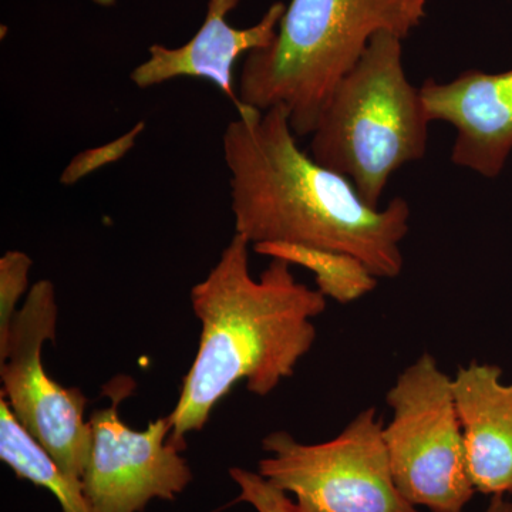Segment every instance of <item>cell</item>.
Segmentation results:
<instances>
[{"mask_svg":"<svg viewBox=\"0 0 512 512\" xmlns=\"http://www.w3.org/2000/svg\"><path fill=\"white\" fill-rule=\"evenodd\" d=\"M222 136L235 234L249 244L284 242L355 256L377 278L402 274L410 205L373 208L355 185L298 146L284 106L241 104Z\"/></svg>","mask_w":512,"mask_h":512,"instance_id":"6da1fadb","label":"cell"},{"mask_svg":"<svg viewBox=\"0 0 512 512\" xmlns=\"http://www.w3.org/2000/svg\"><path fill=\"white\" fill-rule=\"evenodd\" d=\"M249 241L234 234L210 274L191 289L201 322L200 346L184 377L171 421L170 440L185 448V436L201 431L212 410L241 380L265 397L315 345L312 319L328 301L318 289L296 281L291 264L272 258L259 279L249 271Z\"/></svg>","mask_w":512,"mask_h":512,"instance_id":"7a4b0ae2","label":"cell"},{"mask_svg":"<svg viewBox=\"0 0 512 512\" xmlns=\"http://www.w3.org/2000/svg\"><path fill=\"white\" fill-rule=\"evenodd\" d=\"M427 0H291L274 42L248 53L239 103L284 106L296 137L311 136L340 80L373 36L407 39L426 18Z\"/></svg>","mask_w":512,"mask_h":512,"instance_id":"3957f363","label":"cell"},{"mask_svg":"<svg viewBox=\"0 0 512 512\" xmlns=\"http://www.w3.org/2000/svg\"><path fill=\"white\" fill-rule=\"evenodd\" d=\"M430 123L420 87L404 72L403 40L380 32L330 94L311 134V156L380 208L390 177L426 156Z\"/></svg>","mask_w":512,"mask_h":512,"instance_id":"277c9868","label":"cell"},{"mask_svg":"<svg viewBox=\"0 0 512 512\" xmlns=\"http://www.w3.org/2000/svg\"><path fill=\"white\" fill-rule=\"evenodd\" d=\"M392 419L383 440L394 483L409 503L461 512L477 493L468 473L453 377L423 353L386 394Z\"/></svg>","mask_w":512,"mask_h":512,"instance_id":"5b68a950","label":"cell"},{"mask_svg":"<svg viewBox=\"0 0 512 512\" xmlns=\"http://www.w3.org/2000/svg\"><path fill=\"white\" fill-rule=\"evenodd\" d=\"M259 474L295 495L296 512H420L400 493L390 468L383 423L363 410L335 439L303 444L286 431L262 441Z\"/></svg>","mask_w":512,"mask_h":512,"instance_id":"8992f818","label":"cell"},{"mask_svg":"<svg viewBox=\"0 0 512 512\" xmlns=\"http://www.w3.org/2000/svg\"><path fill=\"white\" fill-rule=\"evenodd\" d=\"M56 325L55 285L43 279L30 286L0 353L2 397L64 473L82 480L92 441L89 420H84L87 399L77 387L55 382L42 362L43 346L56 339Z\"/></svg>","mask_w":512,"mask_h":512,"instance_id":"52a82bcc","label":"cell"},{"mask_svg":"<svg viewBox=\"0 0 512 512\" xmlns=\"http://www.w3.org/2000/svg\"><path fill=\"white\" fill-rule=\"evenodd\" d=\"M133 389V379L116 377L104 387L110 406L89 419L92 441L82 484L93 512H143L153 500L173 501L192 481L183 448L170 440L168 416L141 431L121 420L120 403Z\"/></svg>","mask_w":512,"mask_h":512,"instance_id":"ba28073f","label":"cell"},{"mask_svg":"<svg viewBox=\"0 0 512 512\" xmlns=\"http://www.w3.org/2000/svg\"><path fill=\"white\" fill-rule=\"evenodd\" d=\"M420 93L431 123L456 128L451 163L485 178L503 173L512 153V69H470L448 83L430 77Z\"/></svg>","mask_w":512,"mask_h":512,"instance_id":"9c48e42d","label":"cell"},{"mask_svg":"<svg viewBox=\"0 0 512 512\" xmlns=\"http://www.w3.org/2000/svg\"><path fill=\"white\" fill-rule=\"evenodd\" d=\"M238 5L239 0H208L207 15L195 36L174 49L148 47V59L131 72V82L146 90L181 77L207 80L235 104V109L241 107L234 87L235 63L239 57L274 42L286 6L276 2L256 25L237 29L229 25L227 16Z\"/></svg>","mask_w":512,"mask_h":512,"instance_id":"30bf717a","label":"cell"},{"mask_svg":"<svg viewBox=\"0 0 512 512\" xmlns=\"http://www.w3.org/2000/svg\"><path fill=\"white\" fill-rule=\"evenodd\" d=\"M457 413L463 430L468 473L477 493L512 494V382L503 369L477 360L453 377Z\"/></svg>","mask_w":512,"mask_h":512,"instance_id":"8fae6325","label":"cell"},{"mask_svg":"<svg viewBox=\"0 0 512 512\" xmlns=\"http://www.w3.org/2000/svg\"><path fill=\"white\" fill-rule=\"evenodd\" d=\"M0 460L16 477L49 490L63 512H93L82 480H74L64 473L55 458L23 429L3 397H0Z\"/></svg>","mask_w":512,"mask_h":512,"instance_id":"7c38bea8","label":"cell"},{"mask_svg":"<svg viewBox=\"0 0 512 512\" xmlns=\"http://www.w3.org/2000/svg\"><path fill=\"white\" fill-rule=\"evenodd\" d=\"M254 249L256 254L308 269L315 275L318 291L342 305L359 301L379 284V278L362 261L343 252L284 242H265Z\"/></svg>","mask_w":512,"mask_h":512,"instance_id":"4fadbf2b","label":"cell"},{"mask_svg":"<svg viewBox=\"0 0 512 512\" xmlns=\"http://www.w3.org/2000/svg\"><path fill=\"white\" fill-rule=\"evenodd\" d=\"M32 258L22 251H8L0 258V353L8 346L18 303L29 288Z\"/></svg>","mask_w":512,"mask_h":512,"instance_id":"5bb4252c","label":"cell"},{"mask_svg":"<svg viewBox=\"0 0 512 512\" xmlns=\"http://www.w3.org/2000/svg\"><path fill=\"white\" fill-rule=\"evenodd\" d=\"M144 128H146V124H144V121H140L124 136L116 138V140L110 141L104 146L89 148V150L77 154L64 168L60 183L64 185L79 183L82 178L93 174L94 171L121 160L131 148L136 146L137 138L143 133Z\"/></svg>","mask_w":512,"mask_h":512,"instance_id":"9a60e30c","label":"cell"},{"mask_svg":"<svg viewBox=\"0 0 512 512\" xmlns=\"http://www.w3.org/2000/svg\"><path fill=\"white\" fill-rule=\"evenodd\" d=\"M229 473L241 487L239 500L254 505L259 512H296L295 504L286 497L285 491L276 488L261 474L249 473L241 468H231Z\"/></svg>","mask_w":512,"mask_h":512,"instance_id":"2e32d148","label":"cell"},{"mask_svg":"<svg viewBox=\"0 0 512 512\" xmlns=\"http://www.w3.org/2000/svg\"><path fill=\"white\" fill-rule=\"evenodd\" d=\"M93 2L100 6H113L116 0H93Z\"/></svg>","mask_w":512,"mask_h":512,"instance_id":"e0dca14e","label":"cell"}]
</instances>
